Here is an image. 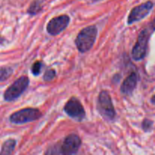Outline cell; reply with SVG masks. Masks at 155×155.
I'll list each match as a JSON object with an SVG mask.
<instances>
[{
	"instance_id": "5b68a950",
	"label": "cell",
	"mask_w": 155,
	"mask_h": 155,
	"mask_svg": "<svg viewBox=\"0 0 155 155\" xmlns=\"http://www.w3.org/2000/svg\"><path fill=\"white\" fill-rule=\"evenodd\" d=\"M30 80L26 76H22L15 80L5 92L4 99L7 101H13L19 98L28 87Z\"/></svg>"
},
{
	"instance_id": "ac0fdd59",
	"label": "cell",
	"mask_w": 155,
	"mask_h": 155,
	"mask_svg": "<svg viewBox=\"0 0 155 155\" xmlns=\"http://www.w3.org/2000/svg\"><path fill=\"white\" fill-rule=\"evenodd\" d=\"M5 38H3L2 36H0V45H1V44H2L3 42H5Z\"/></svg>"
},
{
	"instance_id": "e0dca14e",
	"label": "cell",
	"mask_w": 155,
	"mask_h": 155,
	"mask_svg": "<svg viewBox=\"0 0 155 155\" xmlns=\"http://www.w3.org/2000/svg\"><path fill=\"white\" fill-rule=\"evenodd\" d=\"M151 104H154V105H155V94H154V95H153L152 97H151Z\"/></svg>"
},
{
	"instance_id": "277c9868",
	"label": "cell",
	"mask_w": 155,
	"mask_h": 155,
	"mask_svg": "<svg viewBox=\"0 0 155 155\" xmlns=\"http://www.w3.org/2000/svg\"><path fill=\"white\" fill-rule=\"evenodd\" d=\"M42 116L39 109L26 107L15 112L10 116V121L15 124H24L37 120Z\"/></svg>"
},
{
	"instance_id": "ba28073f",
	"label": "cell",
	"mask_w": 155,
	"mask_h": 155,
	"mask_svg": "<svg viewBox=\"0 0 155 155\" xmlns=\"http://www.w3.org/2000/svg\"><path fill=\"white\" fill-rule=\"evenodd\" d=\"M69 16L62 15L53 18L49 21L46 26V30L51 36H57L63 32L70 23Z\"/></svg>"
},
{
	"instance_id": "7c38bea8",
	"label": "cell",
	"mask_w": 155,
	"mask_h": 155,
	"mask_svg": "<svg viewBox=\"0 0 155 155\" xmlns=\"http://www.w3.org/2000/svg\"><path fill=\"white\" fill-rule=\"evenodd\" d=\"M42 9V5L41 2L39 1V0H34V1L30 4L28 10H27V13L30 15H37Z\"/></svg>"
},
{
	"instance_id": "4fadbf2b",
	"label": "cell",
	"mask_w": 155,
	"mask_h": 155,
	"mask_svg": "<svg viewBox=\"0 0 155 155\" xmlns=\"http://www.w3.org/2000/svg\"><path fill=\"white\" fill-rule=\"evenodd\" d=\"M13 74V69L10 67H4L0 68V82L5 81Z\"/></svg>"
},
{
	"instance_id": "8992f818",
	"label": "cell",
	"mask_w": 155,
	"mask_h": 155,
	"mask_svg": "<svg viewBox=\"0 0 155 155\" xmlns=\"http://www.w3.org/2000/svg\"><path fill=\"white\" fill-rule=\"evenodd\" d=\"M64 110L72 119L81 122L86 117V111L78 98L72 97L65 104Z\"/></svg>"
},
{
	"instance_id": "9a60e30c",
	"label": "cell",
	"mask_w": 155,
	"mask_h": 155,
	"mask_svg": "<svg viewBox=\"0 0 155 155\" xmlns=\"http://www.w3.org/2000/svg\"><path fill=\"white\" fill-rule=\"evenodd\" d=\"M153 124H154V122L152 120L149 119H145L143 121H142V130L145 132L148 133V132H151L153 128Z\"/></svg>"
},
{
	"instance_id": "8fae6325",
	"label": "cell",
	"mask_w": 155,
	"mask_h": 155,
	"mask_svg": "<svg viewBox=\"0 0 155 155\" xmlns=\"http://www.w3.org/2000/svg\"><path fill=\"white\" fill-rule=\"evenodd\" d=\"M16 146V141L15 139H8L4 142L2 147V150L0 154H11L13 153Z\"/></svg>"
},
{
	"instance_id": "30bf717a",
	"label": "cell",
	"mask_w": 155,
	"mask_h": 155,
	"mask_svg": "<svg viewBox=\"0 0 155 155\" xmlns=\"http://www.w3.org/2000/svg\"><path fill=\"white\" fill-rule=\"evenodd\" d=\"M139 81V75L136 72H132L123 82L120 86L121 93L125 95H130L134 92Z\"/></svg>"
},
{
	"instance_id": "2e32d148",
	"label": "cell",
	"mask_w": 155,
	"mask_h": 155,
	"mask_svg": "<svg viewBox=\"0 0 155 155\" xmlns=\"http://www.w3.org/2000/svg\"><path fill=\"white\" fill-rule=\"evenodd\" d=\"M42 67V63L41 61H37L35 62L31 68L32 74H33L34 76H39L41 73Z\"/></svg>"
},
{
	"instance_id": "9c48e42d",
	"label": "cell",
	"mask_w": 155,
	"mask_h": 155,
	"mask_svg": "<svg viewBox=\"0 0 155 155\" xmlns=\"http://www.w3.org/2000/svg\"><path fill=\"white\" fill-rule=\"evenodd\" d=\"M81 146V139L77 135L70 134L60 145L61 154L71 155L77 154Z\"/></svg>"
},
{
	"instance_id": "7a4b0ae2",
	"label": "cell",
	"mask_w": 155,
	"mask_h": 155,
	"mask_svg": "<svg viewBox=\"0 0 155 155\" xmlns=\"http://www.w3.org/2000/svg\"><path fill=\"white\" fill-rule=\"evenodd\" d=\"M98 34V29L92 25L83 29L77 35L75 39V44L77 49L82 53L89 51L95 44Z\"/></svg>"
},
{
	"instance_id": "5bb4252c",
	"label": "cell",
	"mask_w": 155,
	"mask_h": 155,
	"mask_svg": "<svg viewBox=\"0 0 155 155\" xmlns=\"http://www.w3.org/2000/svg\"><path fill=\"white\" fill-rule=\"evenodd\" d=\"M56 72L54 70L50 69L45 71V73L43 75V80L45 82H51L55 78Z\"/></svg>"
},
{
	"instance_id": "3957f363",
	"label": "cell",
	"mask_w": 155,
	"mask_h": 155,
	"mask_svg": "<svg viewBox=\"0 0 155 155\" xmlns=\"http://www.w3.org/2000/svg\"><path fill=\"white\" fill-rule=\"evenodd\" d=\"M97 110L104 120L112 121L116 117V111L109 92L102 90L98 95L97 101Z\"/></svg>"
},
{
	"instance_id": "52a82bcc",
	"label": "cell",
	"mask_w": 155,
	"mask_h": 155,
	"mask_svg": "<svg viewBox=\"0 0 155 155\" xmlns=\"http://www.w3.org/2000/svg\"><path fill=\"white\" fill-rule=\"evenodd\" d=\"M153 7H154V3L151 1H148L133 8L128 16L127 19L128 24H133L146 18L152 10Z\"/></svg>"
},
{
	"instance_id": "6da1fadb",
	"label": "cell",
	"mask_w": 155,
	"mask_h": 155,
	"mask_svg": "<svg viewBox=\"0 0 155 155\" xmlns=\"http://www.w3.org/2000/svg\"><path fill=\"white\" fill-rule=\"evenodd\" d=\"M155 31V19L148 27L143 29L138 36L137 41L132 50V57L135 61H142L146 57L148 43L152 33Z\"/></svg>"
}]
</instances>
